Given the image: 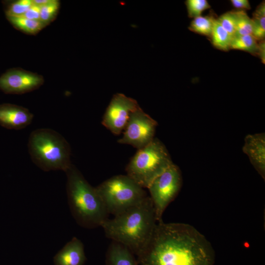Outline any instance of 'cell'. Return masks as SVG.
Wrapping results in <instances>:
<instances>
[{
    "label": "cell",
    "instance_id": "cell-13",
    "mask_svg": "<svg viewBox=\"0 0 265 265\" xmlns=\"http://www.w3.org/2000/svg\"><path fill=\"white\" fill-rule=\"evenodd\" d=\"M86 258L80 240L73 237L54 256L55 265H83Z\"/></svg>",
    "mask_w": 265,
    "mask_h": 265
},
{
    "label": "cell",
    "instance_id": "cell-27",
    "mask_svg": "<svg viewBox=\"0 0 265 265\" xmlns=\"http://www.w3.org/2000/svg\"><path fill=\"white\" fill-rule=\"evenodd\" d=\"M256 56L261 60L263 63H265V40L258 41V50Z\"/></svg>",
    "mask_w": 265,
    "mask_h": 265
},
{
    "label": "cell",
    "instance_id": "cell-19",
    "mask_svg": "<svg viewBox=\"0 0 265 265\" xmlns=\"http://www.w3.org/2000/svg\"><path fill=\"white\" fill-rule=\"evenodd\" d=\"M258 45V41L252 35L237 36L232 39L230 49L245 51L256 56Z\"/></svg>",
    "mask_w": 265,
    "mask_h": 265
},
{
    "label": "cell",
    "instance_id": "cell-17",
    "mask_svg": "<svg viewBox=\"0 0 265 265\" xmlns=\"http://www.w3.org/2000/svg\"><path fill=\"white\" fill-rule=\"evenodd\" d=\"M253 36L257 40H265V2H262L257 7L251 18Z\"/></svg>",
    "mask_w": 265,
    "mask_h": 265
},
{
    "label": "cell",
    "instance_id": "cell-8",
    "mask_svg": "<svg viewBox=\"0 0 265 265\" xmlns=\"http://www.w3.org/2000/svg\"><path fill=\"white\" fill-rule=\"evenodd\" d=\"M157 125V122L139 107L130 114L123 135L118 142L141 149L154 139Z\"/></svg>",
    "mask_w": 265,
    "mask_h": 265
},
{
    "label": "cell",
    "instance_id": "cell-5",
    "mask_svg": "<svg viewBox=\"0 0 265 265\" xmlns=\"http://www.w3.org/2000/svg\"><path fill=\"white\" fill-rule=\"evenodd\" d=\"M173 163L164 144L158 138L138 149L126 168L127 175L142 188L153 181Z\"/></svg>",
    "mask_w": 265,
    "mask_h": 265
},
{
    "label": "cell",
    "instance_id": "cell-20",
    "mask_svg": "<svg viewBox=\"0 0 265 265\" xmlns=\"http://www.w3.org/2000/svg\"><path fill=\"white\" fill-rule=\"evenodd\" d=\"M60 2L58 0H50L40 7V21L46 26L56 18L60 8Z\"/></svg>",
    "mask_w": 265,
    "mask_h": 265
},
{
    "label": "cell",
    "instance_id": "cell-24",
    "mask_svg": "<svg viewBox=\"0 0 265 265\" xmlns=\"http://www.w3.org/2000/svg\"><path fill=\"white\" fill-rule=\"evenodd\" d=\"M217 20L223 28L234 37L236 32L237 21L236 10L223 13L217 18Z\"/></svg>",
    "mask_w": 265,
    "mask_h": 265
},
{
    "label": "cell",
    "instance_id": "cell-12",
    "mask_svg": "<svg viewBox=\"0 0 265 265\" xmlns=\"http://www.w3.org/2000/svg\"><path fill=\"white\" fill-rule=\"evenodd\" d=\"M33 114L26 108L11 104L0 105V125L14 130L23 129L30 124Z\"/></svg>",
    "mask_w": 265,
    "mask_h": 265
},
{
    "label": "cell",
    "instance_id": "cell-16",
    "mask_svg": "<svg viewBox=\"0 0 265 265\" xmlns=\"http://www.w3.org/2000/svg\"><path fill=\"white\" fill-rule=\"evenodd\" d=\"M6 17L15 28L26 34L35 35L46 26L39 20H30L23 17Z\"/></svg>",
    "mask_w": 265,
    "mask_h": 265
},
{
    "label": "cell",
    "instance_id": "cell-22",
    "mask_svg": "<svg viewBox=\"0 0 265 265\" xmlns=\"http://www.w3.org/2000/svg\"><path fill=\"white\" fill-rule=\"evenodd\" d=\"M32 0H18L10 1L6 6V16L20 17L32 5Z\"/></svg>",
    "mask_w": 265,
    "mask_h": 265
},
{
    "label": "cell",
    "instance_id": "cell-4",
    "mask_svg": "<svg viewBox=\"0 0 265 265\" xmlns=\"http://www.w3.org/2000/svg\"><path fill=\"white\" fill-rule=\"evenodd\" d=\"M28 146L33 161L44 171L65 172L72 164L68 143L52 130L40 129L33 131L29 136Z\"/></svg>",
    "mask_w": 265,
    "mask_h": 265
},
{
    "label": "cell",
    "instance_id": "cell-6",
    "mask_svg": "<svg viewBox=\"0 0 265 265\" xmlns=\"http://www.w3.org/2000/svg\"><path fill=\"white\" fill-rule=\"evenodd\" d=\"M108 214L114 216L139 204L148 195L141 187L128 176H114L96 187Z\"/></svg>",
    "mask_w": 265,
    "mask_h": 265
},
{
    "label": "cell",
    "instance_id": "cell-1",
    "mask_svg": "<svg viewBox=\"0 0 265 265\" xmlns=\"http://www.w3.org/2000/svg\"><path fill=\"white\" fill-rule=\"evenodd\" d=\"M215 253L207 238L183 223L157 222L139 265H213Z\"/></svg>",
    "mask_w": 265,
    "mask_h": 265
},
{
    "label": "cell",
    "instance_id": "cell-25",
    "mask_svg": "<svg viewBox=\"0 0 265 265\" xmlns=\"http://www.w3.org/2000/svg\"><path fill=\"white\" fill-rule=\"evenodd\" d=\"M40 7L32 4L22 16L28 19L40 21Z\"/></svg>",
    "mask_w": 265,
    "mask_h": 265
},
{
    "label": "cell",
    "instance_id": "cell-11",
    "mask_svg": "<svg viewBox=\"0 0 265 265\" xmlns=\"http://www.w3.org/2000/svg\"><path fill=\"white\" fill-rule=\"evenodd\" d=\"M242 151L259 174L265 179V133L249 134L244 138Z\"/></svg>",
    "mask_w": 265,
    "mask_h": 265
},
{
    "label": "cell",
    "instance_id": "cell-23",
    "mask_svg": "<svg viewBox=\"0 0 265 265\" xmlns=\"http://www.w3.org/2000/svg\"><path fill=\"white\" fill-rule=\"evenodd\" d=\"M185 4L188 16L193 19L201 16L204 11L211 8L207 0H186Z\"/></svg>",
    "mask_w": 265,
    "mask_h": 265
},
{
    "label": "cell",
    "instance_id": "cell-21",
    "mask_svg": "<svg viewBox=\"0 0 265 265\" xmlns=\"http://www.w3.org/2000/svg\"><path fill=\"white\" fill-rule=\"evenodd\" d=\"M237 21L234 36L252 35V22L246 11L243 10H236Z\"/></svg>",
    "mask_w": 265,
    "mask_h": 265
},
{
    "label": "cell",
    "instance_id": "cell-15",
    "mask_svg": "<svg viewBox=\"0 0 265 265\" xmlns=\"http://www.w3.org/2000/svg\"><path fill=\"white\" fill-rule=\"evenodd\" d=\"M211 42L216 49L222 51H228L233 37L220 25L216 19L212 32L210 37Z\"/></svg>",
    "mask_w": 265,
    "mask_h": 265
},
{
    "label": "cell",
    "instance_id": "cell-10",
    "mask_svg": "<svg viewBox=\"0 0 265 265\" xmlns=\"http://www.w3.org/2000/svg\"><path fill=\"white\" fill-rule=\"evenodd\" d=\"M44 81L43 77L40 75L14 68L0 77V89L5 93L23 94L38 88Z\"/></svg>",
    "mask_w": 265,
    "mask_h": 265
},
{
    "label": "cell",
    "instance_id": "cell-18",
    "mask_svg": "<svg viewBox=\"0 0 265 265\" xmlns=\"http://www.w3.org/2000/svg\"><path fill=\"white\" fill-rule=\"evenodd\" d=\"M216 18L211 13L194 18L188 26V29L196 33L210 37L214 23Z\"/></svg>",
    "mask_w": 265,
    "mask_h": 265
},
{
    "label": "cell",
    "instance_id": "cell-9",
    "mask_svg": "<svg viewBox=\"0 0 265 265\" xmlns=\"http://www.w3.org/2000/svg\"><path fill=\"white\" fill-rule=\"evenodd\" d=\"M139 107L135 100L116 93L106 109L102 124L112 133L119 134L124 130L131 113Z\"/></svg>",
    "mask_w": 265,
    "mask_h": 265
},
{
    "label": "cell",
    "instance_id": "cell-26",
    "mask_svg": "<svg viewBox=\"0 0 265 265\" xmlns=\"http://www.w3.org/2000/svg\"><path fill=\"white\" fill-rule=\"evenodd\" d=\"M230 1L233 7L238 10H244V9H251V6L248 0H231Z\"/></svg>",
    "mask_w": 265,
    "mask_h": 265
},
{
    "label": "cell",
    "instance_id": "cell-7",
    "mask_svg": "<svg viewBox=\"0 0 265 265\" xmlns=\"http://www.w3.org/2000/svg\"><path fill=\"white\" fill-rule=\"evenodd\" d=\"M182 184L181 171L177 165L173 163L157 177L148 187L157 222L162 221L163 212L178 194Z\"/></svg>",
    "mask_w": 265,
    "mask_h": 265
},
{
    "label": "cell",
    "instance_id": "cell-2",
    "mask_svg": "<svg viewBox=\"0 0 265 265\" xmlns=\"http://www.w3.org/2000/svg\"><path fill=\"white\" fill-rule=\"evenodd\" d=\"M153 202L148 196L139 204L107 219L101 227L106 236L137 256L147 245L157 225Z\"/></svg>",
    "mask_w": 265,
    "mask_h": 265
},
{
    "label": "cell",
    "instance_id": "cell-3",
    "mask_svg": "<svg viewBox=\"0 0 265 265\" xmlns=\"http://www.w3.org/2000/svg\"><path fill=\"white\" fill-rule=\"evenodd\" d=\"M65 173L68 205L75 220L83 228L101 227L109 214L96 188L72 164Z\"/></svg>",
    "mask_w": 265,
    "mask_h": 265
},
{
    "label": "cell",
    "instance_id": "cell-14",
    "mask_svg": "<svg viewBox=\"0 0 265 265\" xmlns=\"http://www.w3.org/2000/svg\"><path fill=\"white\" fill-rule=\"evenodd\" d=\"M106 265H139L133 253L124 245L112 241L106 255Z\"/></svg>",
    "mask_w": 265,
    "mask_h": 265
}]
</instances>
